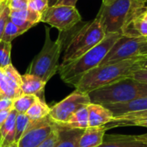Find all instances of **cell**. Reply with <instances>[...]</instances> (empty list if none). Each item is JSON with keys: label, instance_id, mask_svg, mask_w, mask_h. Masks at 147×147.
Listing matches in <instances>:
<instances>
[{"label": "cell", "instance_id": "f6af8a7d", "mask_svg": "<svg viewBox=\"0 0 147 147\" xmlns=\"http://www.w3.org/2000/svg\"><path fill=\"white\" fill-rule=\"evenodd\" d=\"M0 1H3V0H0Z\"/></svg>", "mask_w": 147, "mask_h": 147}, {"label": "cell", "instance_id": "2e32d148", "mask_svg": "<svg viewBox=\"0 0 147 147\" xmlns=\"http://www.w3.org/2000/svg\"><path fill=\"white\" fill-rule=\"evenodd\" d=\"M106 128L102 127H87L84 130L78 147H98L103 142L106 134Z\"/></svg>", "mask_w": 147, "mask_h": 147}, {"label": "cell", "instance_id": "7bdbcfd3", "mask_svg": "<svg viewBox=\"0 0 147 147\" xmlns=\"http://www.w3.org/2000/svg\"><path fill=\"white\" fill-rule=\"evenodd\" d=\"M3 95L1 94V92H0V99H1V98H3Z\"/></svg>", "mask_w": 147, "mask_h": 147}, {"label": "cell", "instance_id": "83f0119b", "mask_svg": "<svg viewBox=\"0 0 147 147\" xmlns=\"http://www.w3.org/2000/svg\"><path fill=\"white\" fill-rule=\"evenodd\" d=\"M49 7L48 0H28V9L43 14Z\"/></svg>", "mask_w": 147, "mask_h": 147}, {"label": "cell", "instance_id": "4dcf8cb0", "mask_svg": "<svg viewBox=\"0 0 147 147\" xmlns=\"http://www.w3.org/2000/svg\"><path fill=\"white\" fill-rule=\"evenodd\" d=\"M8 6L10 10H22L28 9V0H9Z\"/></svg>", "mask_w": 147, "mask_h": 147}, {"label": "cell", "instance_id": "b9f144b4", "mask_svg": "<svg viewBox=\"0 0 147 147\" xmlns=\"http://www.w3.org/2000/svg\"><path fill=\"white\" fill-rule=\"evenodd\" d=\"M142 69H147V59L145 60L144 65H143V68Z\"/></svg>", "mask_w": 147, "mask_h": 147}, {"label": "cell", "instance_id": "8992f818", "mask_svg": "<svg viewBox=\"0 0 147 147\" xmlns=\"http://www.w3.org/2000/svg\"><path fill=\"white\" fill-rule=\"evenodd\" d=\"M88 95L91 103L103 106L126 102L147 96V84L140 83L130 77L113 84L99 88Z\"/></svg>", "mask_w": 147, "mask_h": 147}, {"label": "cell", "instance_id": "277c9868", "mask_svg": "<svg viewBox=\"0 0 147 147\" xmlns=\"http://www.w3.org/2000/svg\"><path fill=\"white\" fill-rule=\"evenodd\" d=\"M63 36L65 50L60 65H66L80 58L99 44L105 38L106 34L98 19L95 18L93 21L84 22L71 37L65 38L64 34Z\"/></svg>", "mask_w": 147, "mask_h": 147}, {"label": "cell", "instance_id": "5bb4252c", "mask_svg": "<svg viewBox=\"0 0 147 147\" xmlns=\"http://www.w3.org/2000/svg\"><path fill=\"white\" fill-rule=\"evenodd\" d=\"M114 115V117L121 116L128 113L139 112L147 109V96L137 98L126 102L113 103L105 106Z\"/></svg>", "mask_w": 147, "mask_h": 147}, {"label": "cell", "instance_id": "4fadbf2b", "mask_svg": "<svg viewBox=\"0 0 147 147\" xmlns=\"http://www.w3.org/2000/svg\"><path fill=\"white\" fill-rule=\"evenodd\" d=\"M98 147H147L137 138V135L125 134H105L103 142Z\"/></svg>", "mask_w": 147, "mask_h": 147}, {"label": "cell", "instance_id": "9c48e42d", "mask_svg": "<svg viewBox=\"0 0 147 147\" xmlns=\"http://www.w3.org/2000/svg\"><path fill=\"white\" fill-rule=\"evenodd\" d=\"M90 103L88 94L75 90L65 99L51 108L49 118L58 126H63L69 121L71 117L80 109Z\"/></svg>", "mask_w": 147, "mask_h": 147}, {"label": "cell", "instance_id": "d6986e66", "mask_svg": "<svg viewBox=\"0 0 147 147\" xmlns=\"http://www.w3.org/2000/svg\"><path fill=\"white\" fill-rule=\"evenodd\" d=\"M122 35L127 37H147L146 10L130 22Z\"/></svg>", "mask_w": 147, "mask_h": 147}, {"label": "cell", "instance_id": "8fae6325", "mask_svg": "<svg viewBox=\"0 0 147 147\" xmlns=\"http://www.w3.org/2000/svg\"><path fill=\"white\" fill-rule=\"evenodd\" d=\"M21 85L22 75L12 64L4 69H0V92L3 96L15 100L22 95Z\"/></svg>", "mask_w": 147, "mask_h": 147}, {"label": "cell", "instance_id": "e575fe53", "mask_svg": "<svg viewBox=\"0 0 147 147\" xmlns=\"http://www.w3.org/2000/svg\"><path fill=\"white\" fill-rule=\"evenodd\" d=\"M12 109H13V108L3 110V111H0V128L2 127V126L4 124V122L8 119V117H9V115Z\"/></svg>", "mask_w": 147, "mask_h": 147}, {"label": "cell", "instance_id": "484cf974", "mask_svg": "<svg viewBox=\"0 0 147 147\" xmlns=\"http://www.w3.org/2000/svg\"><path fill=\"white\" fill-rule=\"evenodd\" d=\"M31 122V120L28 118V116L26 114H21L18 113L16 120V139L15 141L17 143L27 128L28 127L29 124Z\"/></svg>", "mask_w": 147, "mask_h": 147}, {"label": "cell", "instance_id": "cb8c5ba5", "mask_svg": "<svg viewBox=\"0 0 147 147\" xmlns=\"http://www.w3.org/2000/svg\"><path fill=\"white\" fill-rule=\"evenodd\" d=\"M9 16L20 18V19L33 22L34 24H38L40 22H41L42 14L31 10L29 9H22V10H10Z\"/></svg>", "mask_w": 147, "mask_h": 147}, {"label": "cell", "instance_id": "6da1fadb", "mask_svg": "<svg viewBox=\"0 0 147 147\" xmlns=\"http://www.w3.org/2000/svg\"><path fill=\"white\" fill-rule=\"evenodd\" d=\"M147 58H137L121 62L99 65L87 72L75 86L76 90L89 94L99 88L113 84L122 79L130 78L142 69Z\"/></svg>", "mask_w": 147, "mask_h": 147}, {"label": "cell", "instance_id": "e0dca14e", "mask_svg": "<svg viewBox=\"0 0 147 147\" xmlns=\"http://www.w3.org/2000/svg\"><path fill=\"white\" fill-rule=\"evenodd\" d=\"M141 121H147V109L139 112L128 113L121 116L114 117V119L110 122L106 124L104 127L108 131L116 127H132L133 123Z\"/></svg>", "mask_w": 147, "mask_h": 147}, {"label": "cell", "instance_id": "f35d334b", "mask_svg": "<svg viewBox=\"0 0 147 147\" xmlns=\"http://www.w3.org/2000/svg\"><path fill=\"white\" fill-rule=\"evenodd\" d=\"M115 1H116V0H102V4H104V5H109V4H110V3H114Z\"/></svg>", "mask_w": 147, "mask_h": 147}, {"label": "cell", "instance_id": "d590c367", "mask_svg": "<svg viewBox=\"0 0 147 147\" xmlns=\"http://www.w3.org/2000/svg\"><path fill=\"white\" fill-rule=\"evenodd\" d=\"M78 0H58L55 3L56 5H69V6H76L77 2Z\"/></svg>", "mask_w": 147, "mask_h": 147}, {"label": "cell", "instance_id": "52a82bcc", "mask_svg": "<svg viewBox=\"0 0 147 147\" xmlns=\"http://www.w3.org/2000/svg\"><path fill=\"white\" fill-rule=\"evenodd\" d=\"M137 58H147V37H127L122 35L114 44L100 65Z\"/></svg>", "mask_w": 147, "mask_h": 147}, {"label": "cell", "instance_id": "f546056e", "mask_svg": "<svg viewBox=\"0 0 147 147\" xmlns=\"http://www.w3.org/2000/svg\"><path fill=\"white\" fill-rule=\"evenodd\" d=\"M9 13H10V9H9V6L7 5L3 9V10L2 11V13L0 15V41L2 40L6 23H7L8 20L9 19Z\"/></svg>", "mask_w": 147, "mask_h": 147}, {"label": "cell", "instance_id": "5b68a950", "mask_svg": "<svg viewBox=\"0 0 147 147\" xmlns=\"http://www.w3.org/2000/svg\"><path fill=\"white\" fill-rule=\"evenodd\" d=\"M45 42L40 52L34 58L26 73L34 75L47 83L58 71L59 68V57L64 49V36L59 33L56 40L50 36V28L46 27Z\"/></svg>", "mask_w": 147, "mask_h": 147}, {"label": "cell", "instance_id": "8d00e7d4", "mask_svg": "<svg viewBox=\"0 0 147 147\" xmlns=\"http://www.w3.org/2000/svg\"><path fill=\"white\" fill-rule=\"evenodd\" d=\"M137 138H138L139 140H140L141 141H143L144 143L147 144V134H140V135H137Z\"/></svg>", "mask_w": 147, "mask_h": 147}, {"label": "cell", "instance_id": "7402d4cb", "mask_svg": "<svg viewBox=\"0 0 147 147\" xmlns=\"http://www.w3.org/2000/svg\"><path fill=\"white\" fill-rule=\"evenodd\" d=\"M50 110L51 108L46 103V102L39 98L27 111L26 115L31 121H38L48 117Z\"/></svg>", "mask_w": 147, "mask_h": 147}, {"label": "cell", "instance_id": "ac0fdd59", "mask_svg": "<svg viewBox=\"0 0 147 147\" xmlns=\"http://www.w3.org/2000/svg\"><path fill=\"white\" fill-rule=\"evenodd\" d=\"M18 112L12 109L8 119L0 128V147H5L15 143L16 139V120Z\"/></svg>", "mask_w": 147, "mask_h": 147}, {"label": "cell", "instance_id": "1f68e13d", "mask_svg": "<svg viewBox=\"0 0 147 147\" xmlns=\"http://www.w3.org/2000/svg\"><path fill=\"white\" fill-rule=\"evenodd\" d=\"M9 19L16 26H18L19 28L24 29L25 31H28L29 28H31L32 27H34V26L36 25V24H34L33 22H28V21H25V20H22V19H20V18H16V17H11V16H9Z\"/></svg>", "mask_w": 147, "mask_h": 147}, {"label": "cell", "instance_id": "44dd1931", "mask_svg": "<svg viewBox=\"0 0 147 147\" xmlns=\"http://www.w3.org/2000/svg\"><path fill=\"white\" fill-rule=\"evenodd\" d=\"M70 129H81L84 130L89 127V111L87 107H84L77 111L69 120L67 123L59 126Z\"/></svg>", "mask_w": 147, "mask_h": 147}, {"label": "cell", "instance_id": "d4e9b609", "mask_svg": "<svg viewBox=\"0 0 147 147\" xmlns=\"http://www.w3.org/2000/svg\"><path fill=\"white\" fill-rule=\"evenodd\" d=\"M25 32H27V31H25L24 29L19 28L10 19H9L7 23H6V26H5V29H4V32H3L2 40L8 41V42H12V40L14 39H16L19 35H22Z\"/></svg>", "mask_w": 147, "mask_h": 147}, {"label": "cell", "instance_id": "836d02e7", "mask_svg": "<svg viewBox=\"0 0 147 147\" xmlns=\"http://www.w3.org/2000/svg\"><path fill=\"white\" fill-rule=\"evenodd\" d=\"M13 103H14V99L3 96V98L0 99V111H3L9 109L13 108Z\"/></svg>", "mask_w": 147, "mask_h": 147}, {"label": "cell", "instance_id": "ee69618b", "mask_svg": "<svg viewBox=\"0 0 147 147\" xmlns=\"http://www.w3.org/2000/svg\"><path fill=\"white\" fill-rule=\"evenodd\" d=\"M146 13H147V8H146Z\"/></svg>", "mask_w": 147, "mask_h": 147}, {"label": "cell", "instance_id": "60d3db41", "mask_svg": "<svg viewBox=\"0 0 147 147\" xmlns=\"http://www.w3.org/2000/svg\"><path fill=\"white\" fill-rule=\"evenodd\" d=\"M5 147H18V145H17L16 142H15V143H13V144H11V145H9V146Z\"/></svg>", "mask_w": 147, "mask_h": 147}, {"label": "cell", "instance_id": "ba28073f", "mask_svg": "<svg viewBox=\"0 0 147 147\" xmlns=\"http://www.w3.org/2000/svg\"><path fill=\"white\" fill-rule=\"evenodd\" d=\"M41 22L57 28L59 33H67L82 22L76 6L53 5L42 14Z\"/></svg>", "mask_w": 147, "mask_h": 147}, {"label": "cell", "instance_id": "74e56055", "mask_svg": "<svg viewBox=\"0 0 147 147\" xmlns=\"http://www.w3.org/2000/svg\"><path fill=\"white\" fill-rule=\"evenodd\" d=\"M9 3V0H3V1H0V10L2 9H3L5 6H7Z\"/></svg>", "mask_w": 147, "mask_h": 147}, {"label": "cell", "instance_id": "d6a6232c", "mask_svg": "<svg viewBox=\"0 0 147 147\" xmlns=\"http://www.w3.org/2000/svg\"><path fill=\"white\" fill-rule=\"evenodd\" d=\"M132 78L140 83L147 84V69H140L135 71L133 74Z\"/></svg>", "mask_w": 147, "mask_h": 147}, {"label": "cell", "instance_id": "4316f807", "mask_svg": "<svg viewBox=\"0 0 147 147\" xmlns=\"http://www.w3.org/2000/svg\"><path fill=\"white\" fill-rule=\"evenodd\" d=\"M12 44L11 42L1 40L0 41V69H4L11 65L10 53Z\"/></svg>", "mask_w": 147, "mask_h": 147}, {"label": "cell", "instance_id": "30bf717a", "mask_svg": "<svg viewBox=\"0 0 147 147\" xmlns=\"http://www.w3.org/2000/svg\"><path fill=\"white\" fill-rule=\"evenodd\" d=\"M56 124L48 117L31 121L28 127L17 142L18 147H38L51 134Z\"/></svg>", "mask_w": 147, "mask_h": 147}, {"label": "cell", "instance_id": "3957f363", "mask_svg": "<svg viewBox=\"0 0 147 147\" xmlns=\"http://www.w3.org/2000/svg\"><path fill=\"white\" fill-rule=\"evenodd\" d=\"M146 8L147 0H116L109 5L102 3L96 18L106 34L118 33L122 35L130 22Z\"/></svg>", "mask_w": 147, "mask_h": 147}, {"label": "cell", "instance_id": "7c38bea8", "mask_svg": "<svg viewBox=\"0 0 147 147\" xmlns=\"http://www.w3.org/2000/svg\"><path fill=\"white\" fill-rule=\"evenodd\" d=\"M89 111V127H102L110 122L114 119L113 113L105 106L96 103H90Z\"/></svg>", "mask_w": 147, "mask_h": 147}, {"label": "cell", "instance_id": "f1b7e54d", "mask_svg": "<svg viewBox=\"0 0 147 147\" xmlns=\"http://www.w3.org/2000/svg\"><path fill=\"white\" fill-rule=\"evenodd\" d=\"M60 138V134H59V128L56 125L49 137L38 147H55L58 144L59 140Z\"/></svg>", "mask_w": 147, "mask_h": 147}, {"label": "cell", "instance_id": "ffe728a7", "mask_svg": "<svg viewBox=\"0 0 147 147\" xmlns=\"http://www.w3.org/2000/svg\"><path fill=\"white\" fill-rule=\"evenodd\" d=\"M58 126V125H57ZM60 138L55 147H78L80 137L84 132L81 129H70L58 126Z\"/></svg>", "mask_w": 147, "mask_h": 147}, {"label": "cell", "instance_id": "9a60e30c", "mask_svg": "<svg viewBox=\"0 0 147 147\" xmlns=\"http://www.w3.org/2000/svg\"><path fill=\"white\" fill-rule=\"evenodd\" d=\"M46 84V82L34 75H30L28 73L22 75L21 90L22 94L34 95L40 99L44 100V90Z\"/></svg>", "mask_w": 147, "mask_h": 147}, {"label": "cell", "instance_id": "603a6c76", "mask_svg": "<svg viewBox=\"0 0 147 147\" xmlns=\"http://www.w3.org/2000/svg\"><path fill=\"white\" fill-rule=\"evenodd\" d=\"M39 99L38 96L34 95H27L22 94L14 100L13 109H16L18 113L26 114L30 107Z\"/></svg>", "mask_w": 147, "mask_h": 147}, {"label": "cell", "instance_id": "7a4b0ae2", "mask_svg": "<svg viewBox=\"0 0 147 147\" xmlns=\"http://www.w3.org/2000/svg\"><path fill=\"white\" fill-rule=\"evenodd\" d=\"M121 36L118 33L108 34L99 44L80 58L66 65H60L58 71L60 78L65 84L75 87L84 75L100 65L114 44Z\"/></svg>", "mask_w": 147, "mask_h": 147}, {"label": "cell", "instance_id": "ab89813d", "mask_svg": "<svg viewBox=\"0 0 147 147\" xmlns=\"http://www.w3.org/2000/svg\"><path fill=\"white\" fill-rule=\"evenodd\" d=\"M48 1H49V6H53L57 3L58 0H48Z\"/></svg>", "mask_w": 147, "mask_h": 147}]
</instances>
